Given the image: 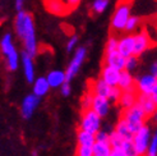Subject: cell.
Segmentation results:
<instances>
[{
	"mask_svg": "<svg viewBox=\"0 0 157 156\" xmlns=\"http://www.w3.org/2000/svg\"><path fill=\"white\" fill-rule=\"evenodd\" d=\"M123 118L125 119V122H127L130 132H132L133 135H134V133H137V132L146 124L147 116H146L144 111L142 110V107H140V106L136 103L133 106H130L129 109L124 110Z\"/></svg>",
	"mask_w": 157,
	"mask_h": 156,
	"instance_id": "obj_1",
	"label": "cell"
},
{
	"mask_svg": "<svg viewBox=\"0 0 157 156\" xmlns=\"http://www.w3.org/2000/svg\"><path fill=\"white\" fill-rule=\"evenodd\" d=\"M22 41L25 44V51L33 58L37 54V41H36V32H35V25H33L32 15L28 13H26L25 31H23Z\"/></svg>",
	"mask_w": 157,
	"mask_h": 156,
	"instance_id": "obj_2",
	"label": "cell"
},
{
	"mask_svg": "<svg viewBox=\"0 0 157 156\" xmlns=\"http://www.w3.org/2000/svg\"><path fill=\"white\" fill-rule=\"evenodd\" d=\"M129 17H130V2L129 0H123V2L119 3L115 13L113 14L111 29L114 32L120 33L121 31H124Z\"/></svg>",
	"mask_w": 157,
	"mask_h": 156,
	"instance_id": "obj_3",
	"label": "cell"
},
{
	"mask_svg": "<svg viewBox=\"0 0 157 156\" xmlns=\"http://www.w3.org/2000/svg\"><path fill=\"white\" fill-rule=\"evenodd\" d=\"M133 145H134V149L138 154V156H144L148 149V145L151 141V131L148 126H144L140 128L137 133L133 135Z\"/></svg>",
	"mask_w": 157,
	"mask_h": 156,
	"instance_id": "obj_4",
	"label": "cell"
},
{
	"mask_svg": "<svg viewBox=\"0 0 157 156\" xmlns=\"http://www.w3.org/2000/svg\"><path fill=\"white\" fill-rule=\"evenodd\" d=\"M100 128H101V118L100 116L93 111L92 109H88V110L83 111L82 119L79 123V129L95 135L97 131H100Z\"/></svg>",
	"mask_w": 157,
	"mask_h": 156,
	"instance_id": "obj_5",
	"label": "cell"
},
{
	"mask_svg": "<svg viewBox=\"0 0 157 156\" xmlns=\"http://www.w3.org/2000/svg\"><path fill=\"white\" fill-rule=\"evenodd\" d=\"M86 55H87V49H86L84 46H81V48H78L75 50L74 57H73L69 67L67 68V71H65V78H67L68 82H70V80H72V78L78 73L82 63L86 59Z\"/></svg>",
	"mask_w": 157,
	"mask_h": 156,
	"instance_id": "obj_6",
	"label": "cell"
},
{
	"mask_svg": "<svg viewBox=\"0 0 157 156\" xmlns=\"http://www.w3.org/2000/svg\"><path fill=\"white\" fill-rule=\"evenodd\" d=\"M150 48H152L151 41L148 38L144 28L139 29V32L137 35H134V48H133V55L134 57H140L143 53H146V50H148Z\"/></svg>",
	"mask_w": 157,
	"mask_h": 156,
	"instance_id": "obj_7",
	"label": "cell"
},
{
	"mask_svg": "<svg viewBox=\"0 0 157 156\" xmlns=\"http://www.w3.org/2000/svg\"><path fill=\"white\" fill-rule=\"evenodd\" d=\"M40 104V97H37L33 93L31 95H27L22 101V105H21V113L22 116L25 119H29L31 116L33 115V111L36 110V107Z\"/></svg>",
	"mask_w": 157,
	"mask_h": 156,
	"instance_id": "obj_8",
	"label": "cell"
},
{
	"mask_svg": "<svg viewBox=\"0 0 157 156\" xmlns=\"http://www.w3.org/2000/svg\"><path fill=\"white\" fill-rule=\"evenodd\" d=\"M137 104L142 107V110L144 111L147 118L152 116L157 111V107H156L150 93H142V92L137 93Z\"/></svg>",
	"mask_w": 157,
	"mask_h": 156,
	"instance_id": "obj_9",
	"label": "cell"
},
{
	"mask_svg": "<svg viewBox=\"0 0 157 156\" xmlns=\"http://www.w3.org/2000/svg\"><path fill=\"white\" fill-rule=\"evenodd\" d=\"M133 48H134V35L128 33L123 37L119 38V42H117V51H119L120 55H123L124 58H128L130 55H133Z\"/></svg>",
	"mask_w": 157,
	"mask_h": 156,
	"instance_id": "obj_10",
	"label": "cell"
},
{
	"mask_svg": "<svg viewBox=\"0 0 157 156\" xmlns=\"http://www.w3.org/2000/svg\"><path fill=\"white\" fill-rule=\"evenodd\" d=\"M157 86V77L152 74H146L142 76L140 78L137 80V90L138 92L142 93H150L153 91V88Z\"/></svg>",
	"mask_w": 157,
	"mask_h": 156,
	"instance_id": "obj_11",
	"label": "cell"
},
{
	"mask_svg": "<svg viewBox=\"0 0 157 156\" xmlns=\"http://www.w3.org/2000/svg\"><path fill=\"white\" fill-rule=\"evenodd\" d=\"M91 109L100 116V118H104V116L107 115V113L110 110V101L106 97L93 95Z\"/></svg>",
	"mask_w": 157,
	"mask_h": 156,
	"instance_id": "obj_12",
	"label": "cell"
},
{
	"mask_svg": "<svg viewBox=\"0 0 157 156\" xmlns=\"http://www.w3.org/2000/svg\"><path fill=\"white\" fill-rule=\"evenodd\" d=\"M119 77H120V71L109 67V65H104L101 69V78L110 86V87H115L119 83Z\"/></svg>",
	"mask_w": 157,
	"mask_h": 156,
	"instance_id": "obj_13",
	"label": "cell"
},
{
	"mask_svg": "<svg viewBox=\"0 0 157 156\" xmlns=\"http://www.w3.org/2000/svg\"><path fill=\"white\" fill-rule=\"evenodd\" d=\"M105 65L113 67L117 71H123L125 68V58L120 55L119 51H113V53H106L105 54Z\"/></svg>",
	"mask_w": 157,
	"mask_h": 156,
	"instance_id": "obj_14",
	"label": "cell"
},
{
	"mask_svg": "<svg viewBox=\"0 0 157 156\" xmlns=\"http://www.w3.org/2000/svg\"><path fill=\"white\" fill-rule=\"evenodd\" d=\"M22 63H23V72H25L26 80L29 83H33L35 81V65H33V58L27 54L26 51L22 53Z\"/></svg>",
	"mask_w": 157,
	"mask_h": 156,
	"instance_id": "obj_15",
	"label": "cell"
},
{
	"mask_svg": "<svg viewBox=\"0 0 157 156\" xmlns=\"http://www.w3.org/2000/svg\"><path fill=\"white\" fill-rule=\"evenodd\" d=\"M117 103L120 104L123 110H127L130 106H133L137 103V93H136V87H133L130 90H125L121 92V96Z\"/></svg>",
	"mask_w": 157,
	"mask_h": 156,
	"instance_id": "obj_16",
	"label": "cell"
},
{
	"mask_svg": "<svg viewBox=\"0 0 157 156\" xmlns=\"http://www.w3.org/2000/svg\"><path fill=\"white\" fill-rule=\"evenodd\" d=\"M46 8L48 10L55 15H64L68 14L70 10L61 0H46Z\"/></svg>",
	"mask_w": 157,
	"mask_h": 156,
	"instance_id": "obj_17",
	"label": "cell"
},
{
	"mask_svg": "<svg viewBox=\"0 0 157 156\" xmlns=\"http://www.w3.org/2000/svg\"><path fill=\"white\" fill-rule=\"evenodd\" d=\"M46 80H48V83L50 86V88H58L67 81L65 72H63V71H51L48 74V77H46Z\"/></svg>",
	"mask_w": 157,
	"mask_h": 156,
	"instance_id": "obj_18",
	"label": "cell"
},
{
	"mask_svg": "<svg viewBox=\"0 0 157 156\" xmlns=\"http://www.w3.org/2000/svg\"><path fill=\"white\" fill-rule=\"evenodd\" d=\"M50 86L48 83L46 77H38L37 80L33 81V95L37 97H42L49 92Z\"/></svg>",
	"mask_w": 157,
	"mask_h": 156,
	"instance_id": "obj_19",
	"label": "cell"
},
{
	"mask_svg": "<svg viewBox=\"0 0 157 156\" xmlns=\"http://www.w3.org/2000/svg\"><path fill=\"white\" fill-rule=\"evenodd\" d=\"M117 87H119L121 91L125 90H130L134 87V78H133L132 73L125 71H120V77H119V83H117Z\"/></svg>",
	"mask_w": 157,
	"mask_h": 156,
	"instance_id": "obj_20",
	"label": "cell"
},
{
	"mask_svg": "<svg viewBox=\"0 0 157 156\" xmlns=\"http://www.w3.org/2000/svg\"><path fill=\"white\" fill-rule=\"evenodd\" d=\"M114 131L124 139V141H129V139L133 138V133L130 132L128 124H127V122H125V119L123 118V116L119 119V122H117V124H116V127H115Z\"/></svg>",
	"mask_w": 157,
	"mask_h": 156,
	"instance_id": "obj_21",
	"label": "cell"
},
{
	"mask_svg": "<svg viewBox=\"0 0 157 156\" xmlns=\"http://www.w3.org/2000/svg\"><path fill=\"white\" fill-rule=\"evenodd\" d=\"M110 91H111V87L102 80V78H98V80L95 82V84H93V95H97V96H102V97H109V93Z\"/></svg>",
	"mask_w": 157,
	"mask_h": 156,
	"instance_id": "obj_22",
	"label": "cell"
},
{
	"mask_svg": "<svg viewBox=\"0 0 157 156\" xmlns=\"http://www.w3.org/2000/svg\"><path fill=\"white\" fill-rule=\"evenodd\" d=\"M93 156H110L113 152V149L109 142H97L95 141L92 146Z\"/></svg>",
	"mask_w": 157,
	"mask_h": 156,
	"instance_id": "obj_23",
	"label": "cell"
},
{
	"mask_svg": "<svg viewBox=\"0 0 157 156\" xmlns=\"http://www.w3.org/2000/svg\"><path fill=\"white\" fill-rule=\"evenodd\" d=\"M78 145H83V146H93L95 143V135L86 132L82 129H78Z\"/></svg>",
	"mask_w": 157,
	"mask_h": 156,
	"instance_id": "obj_24",
	"label": "cell"
},
{
	"mask_svg": "<svg viewBox=\"0 0 157 156\" xmlns=\"http://www.w3.org/2000/svg\"><path fill=\"white\" fill-rule=\"evenodd\" d=\"M0 50H2L3 55H8L10 51L15 50L14 45H13V40H12V35L10 33H5L2 38V41H0Z\"/></svg>",
	"mask_w": 157,
	"mask_h": 156,
	"instance_id": "obj_25",
	"label": "cell"
},
{
	"mask_svg": "<svg viewBox=\"0 0 157 156\" xmlns=\"http://www.w3.org/2000/svg\"><path fill=\"white\" fill-rule=\"evenodd\" d=\"M6 61H8V68L10 69L12 72L17 71L18 69V64H19V57L17 50H13L6 55Z\"/></svg>",
	"mask_w": 157,
	"mask_h": 156,
	"instance_id": "obj_26",
	"label": "cell"
},
{
	"mask_svg": "<svg viewBox=\"0 0 157 156\" xmlns=\"http://www.w3.org/2000/svg\"><path fill=\"white\" fill-rule=\"evenodd\" d=\"M123 142H124V139L119 135H117L115 131H113V132H110V133H109V143H110V146H111L113 150L121 149Z\"/></svg>",
	"mask_w": 157,
	"mask_h": 156,
	"instance_id": "obj_27",
	"label": "cell"
},
{
	"mask_svg": "<svg viewBox=\"0 0 157 156\" xmlns=\"http://www.w3.org/2000/svg\"><path fill=\"white\" fill-rule=\"evenodd\" d=\"M140 26V18L137 17V15H130V17L128 18V22H127V25H125V28L124 31H127L128 33H132L133 31H136L138 29Z\"/></svg>",
	"mask_w": 157,
	"mask_h": 156,
	"instance_id": "obj_28",
	"label": "cell"
},
{
	"mask_svg": "<svg viewBox=\"0 0 157 156\" xmlns=\"http://www.w3.org/2000/svg\"><path fill=\"white\" fill-rule=\"evenodd\" d=\"M92 100H93V92L92 91H87L84 92V95L81 100V109L82 111H86L91 109V105H92Z\"/></svg>",
	"mask_w": 157,
	"mask_h": 156,
	"instance_id": "obj_29",
	"label": "cell"
},
{
	"mask_svg": "<svg viewBox=\"0 0 157 156\" xmlns=\"http://www.w3.org/2000/svg\"><path fill=\"white\" fill-rule=\"evenodd\" d=\"M109 3H110V0H95L92 4V12L97 14L102 13L109 6Z\"/></svg>",
	"mask_w": 157,
	"mask_h": 156,
	"instance_id": "obj_30",
	"label": "cell"
},
{
	"mask_svg": "<svg viewBox=\"0 0 157 156\" xmlns=\"http://www.w3.org/2000/svg\"><path fill=\"white\" fill-rule=\"evenodd\" d=\"M117 42H119V38L116 36H110L109 40L106 42V48H105V54L106 53H113V51H116L117 50Z\"/></svg>",
	"mask_w": 157,
	"mask_h": 156,
	"instance_id": "obj_31",
	"label": "cell"
},
{
	"mask_svg": "<svg viewBox=\"0 0 157 156\" xmlns=\"http://www.w3.org/2000/svg\"><path fill=\"white\" fill-rule=\"evenodd\" d=\"M123 151L127 154V156H138L136 149H134V145H133V141L129 139V141H124L123 146H121Z\"/></svg>",
	"mask_w": 157,
	"mask_h": 156,
	"instance_id": "obj_32",
	"label": "cell"
},
{
	"mask_svg": "<svg viewBox=\"0 0 157 156\" xmlns=\"http://www.w3.org/2000/svg\"><path fill=\"white\" fill-rule=\"evenodd\" d=\"M138 65V58L134 57V55H130L128 58H125V71H128V72H132V71H134V69L137 68Z\"/></svg>",
	"mask_w": 157,
	"mask_h": 156,
	"instance_id": "obj_33",
	"label": "cell"
},
{
	"mask_svg": "<svg viewBox=\"0 0 157 156\" xmlns=\"http://www.w3.org/2000/svg\"><path fill=\"white\" fill-rule=\"evenodd\" d=\"M146 155L147 156H157V132L155 133V136L151 138Z\"/></svg>",
	"mask_w": 157,
	"mask_h": 156,
	"instance_id": "obj_34",
	"label": "cell"
},
{
	"mask_svg": "<svg viewBox=\"0 0 157 156\" xmlns=\"http://www.w3.org/2000/svg\"><path fill=\"white\" fill-rule=\"evenodd\" d=\"M121 90L117 87V86H115V87H111V91H110V93H109V97H107V100L110 101V103H117L119 101V99H120V96H121Z\"/></svg>",
	"mask_w": 157,
	"mask_h": 156,
	"instance_id": "obj_35",
	"label": "cell"
},
{
	"mask_svg": "<svg viewBox=\"0 0 157 156\" xmlns=\"http://www.w3.org/2000/svg\"><path fill=\"white\" fill-rule=\"evenodd\" d=\"M77 156H93L92 146L78 145V147H77Z\"/></svg>",
	"mask_w": 157,
	"mask_h": 156,
	"instance_id": "obj_36",
	"label": "cell"
},
{
	"mask_svg": "<svg viewBox=\"0 0 157 156\" xmlns=\"http://www.w3.org/2000/svg\"><path fill=\"white\" fill-rule=\"evenodd\" d=\"M95 141L97 142H109V133L105 131H97L95 133Z\"/></svg>",
	"mask_w": 157,
	"mask_h": 156,
	"instance_id": "obj_37",
	"label": "cell"
},
{
	"mask_svg": "<svg viewBox=\"0 0 157 156\" xmlns=\"http://www.w3.org/2000/svg\"><path fill=\"white\" fill-rule=\"evenodd\" d=\"M60 92H61V95L64 96V97H67V96L70 95V92H72V87H70V83L68 81H65L64 83L60 86Z\"/></svg>",
	"mask_w": 157,
	"mask_h": 156,
	"instance_id": "obj_38",
	"label": "cell"
},
{
	"mask_svg": "<svg viewBox=\"0 0 157 156\" xmlns=\"http://www.w3.org/2000/svg\"><path fill=\"white\" fill-rule=\"evenodd\" d=\"M78 42V36L77 35H73L72 37L69 38V41L67 42V51L70 53V51H73L74 48H75V45Z\"/></svg>",
	"mask_w": 157,
	"mask_h": 156,
	"instance_id": "obj_39",
	"label": "cell"
},
{
	"mask_svg": "<svg viewBox=\"0 0 157 156\" xmlns=\"http://www.w3.org/2000/svg\"><path fill=\"white\" fill-rule=\"evenodd\" d=\"M61 2L68 6L69 10H72V9H74V8L81 3V0H61Z\"/></svg>",
	"mask_w": 157,
	"mask_h": 156,
	"instance_id": "obj_40",
	"label": "cell"
},
{
	"mask_svg": "<svg viewBox=\"0 0 157 156\" xmlns=\"http://www.w3.org/2000/svg\"><path fill=\"white\" fill-rule=\"evenodd\" d=\"M23 4H25V0H15V10H23Z\"/></svg>",
	"mask_w": 157,
	"mask_h": 156,
	"instance_id": "obj_41",
	"label": "cell"
},
{
	"mask_svg": "<svg viewBox=\"0 0 157 156\" xmlns=\"http://www.w3.org/2000/svg\"><path fill=\"white\" fill-rule=\"evenodd\" d=\"M151 97H152L153 103H155V105H156V107H157V86L153 88V91L151 92Z\"/></svg>",
	"mask_w": 157,
	"mask_h": 156,
	"instance_id": "obj_42",
	"label": "cell"
},
{
	"mask_svg": "<svg viewBox=\"0 0 157 156\" xmlns=\"http://www.w3.org/2000/svg\"><path fill=\"white\" fill-rule=\"evenodd\" d=\"M151 74L157 77V61H156V63H153V65L151 67Z\"/></svg>",
	"mask_w": 157,
	"mask_h": 156,
	"instance_id": "obj_43",
	"label": "cell"
},
{
	"mask_svg": "<svg viewBox=\"0 0 157 156\" xmlns=\"http://www.w3.org/2000/svg\"><path fill=\"white\" fill-rule=\"evenodd\" d=\"M113 151L115 152L116 156H127V154L123 151V149H117V150H113Z\"/></svg>",
	"mask_w": 157,
	"mask_h": 156,
	"instance_id": "obj_44",
	"label": "cell"
},
{
	"mask_svg": "<svg viewBox=\"0 0 157 156\" xmlns=\"http://www.w3.org/2000/svg\"><path fill=\"white\" fill-rule=\"evenodd\" d=\"M110 156H116V155H115V152L113 151V152H111V155H110Z\"/></svg>",
	"mask_w": 157,
	"mask_h": 156,
	"instance_id": "obj_45",
	"label": "cell"
},
{
	"mask_svg": "<svg viewBox=\"0 0 157 156\" xmlns=\"http://www.w3.org/2000/svg\"><path fill=\"white\" fill-rule=\"evenodd\" d=\"M129 2H130V0H129Z\"/></svg>",
	"mask_w": 157,
	"mask_h": 156,
	"instance_id": "obj_46",
	"label": "cell"
}]
</instances>
